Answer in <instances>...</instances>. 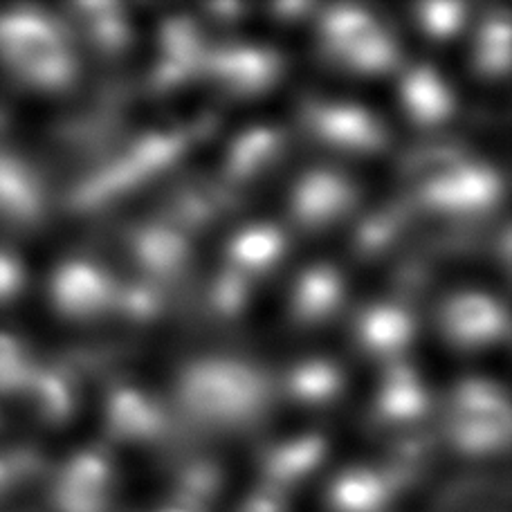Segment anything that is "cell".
Wrapping results in <instances>:
<instances>
[{
	"mask_svg": "<svg viewBox=\"0 0 512 512\" xmlns=\"http://www.w3.org/2000/svg\"><path fill=\"white\" fill-rule=\"evenodd\" d=\"M209 45L198 25L185 16L164 21L160 27V61L153 68V90H173L196 75H203Z\"/></svg>",
	"mask_w": 512,
	"mask_h": 512,
	"instance_id": "cell-12",
	"label": "cell"
},
{
	"mask_svg": "<svg viewBox=\"0 0 512 512\" xmlns=\"http://www.w3.org/2000/svg\"><path fill=\"white\" fill-rule=\"evenodd\" d=\"M432 398L423 378L405 362L387 369L376 396V416L387 425H411L427 416Z\"/></svg>",
	"mask_w": 512,
	"mask_h": 512,
	"instance_id": "cell-18",
	"label": "cell"
},
{
	"mask_svg": "<svg viewBox=\"0 0 512 512\" xmlns=\"http://www.w3.org/2000/svg\"><path fill=\"white\" fill-rule=\"evenodd\" d=\"M54 308L70 319H93L115 310L117 279L86 259L61 263L50 281Z\"/></svg>",
	"mask_w": 512,
	"mask_h": 512,
	"instance_id": "cell-11",
	"label": "cell"
},
{
	"mask_svg": "<svg viewBox=\"0 0 512 512\" xmlns=\"http://www.w3.org/2000/svg\"><path fill=\"white\" fill-rule=\"evenodd\" d=\"M443 429L463 454L483 456L506 450L510 438L506 391L488 378L461 380L447 400Z\"/></svg>",
	"mask_w": 512,
	"mask_h": 512,
	"instance_id": "cell-3",
	"label": "cell"
},
{
	"mask_svg": "<svg viewBox=\"0 0 512 512\" xmlns=\"http://www.w3.org/2000/svg\"><path fill=\"white\" fill-rule=\"evenodd\" d=\"M501 198L504 180L499 173L490 164L465 158L416 185V198L411 203L423 212L463 223L488 216Z\"/></svg>",
	"mask_w": 512,
	"mask_h": 512,
	"instance_id": "cell-5",
	"label": "cell"
},
{
	"mask_svg": "<svg viewBox=\"0 0 512 512\" xmlns=\"http://www.w3.org/2000/svg\"><path fill=\"white\" fill-rule=\"evenodd\" d=\"M468 7L461 3H425L416 7V18L432 39H450L465 23Z\"/></svg>",
	"mask_w": 512,
	"mask_h": 512,
	"instance_id": "cell-31",
	"label": "cell"
},
{
	"mask_svg": "<svg viewBox=\"0 0 512 512\" xmlns=\"http://www.w3.org/2000/svg\"><path fill=\"white\" fill-rule=\"evenodd\" d=\"M438 324L445 340L465 351L486 349L508 337V313L504 304L477 290L447 297L438 313Z\"/></svg>",
	"mask_w": 512,
	"mask_h": 512,
	"instance_id": "cell-8",
	"label": "cell"
},
{
	"mask_svg": "<svg viewBox=\"0 0 512 512\" xmlns=\"http://www.w3.org/2000/svg\"><path fill=\"white\" fill-rule=\"evenodd\" d=\"M250 292V279L227 265L216 274L209 288V308L216 317L234 319L250 304Z\"/></svg>",
	"mask_w": 512,
	"mask_h": 512,
	"instance_id": "cell-30",
	"label": "cell"
},
{
	"mask_svg": "<svg viewBox=\"0 0 512 512\" xmlns=\"http://www.w3.org/2000/svg\"><path fill=\"white\" fill-rule=\"evenodd\" d=\"M128 248L144 279L153 281L162 290L185 281L194 263L189 236L164 218L133 227V232L128 234Z\"/></svg>",
	"mask_w": 512,
	"mask_h": 512,
	"instance_id": "cell-10",
	"label": "cell"
},
{
	"mask_svg": "<svg viewBox=\"0 0 512 512\" xmlns=\"http://www.w3.org/2000/svg\"><path fill=\"white\" fill-rule=\"evenodd\" d=\"M0 57L27 86L63 90L77 77V57L66 30L32 9L0 18Z\"/></svg>",
	"mask_w": 512,
	"mask_h": 512,
	"instance_id": "cell-2",
	"label": "cell"
},
{
	"mask_svg": "<svg viewBox=\"0 0 512 512\" xmlns=\"http://www.w3.org/2000/svg\"><path fill=\"white\" fill-rule=\"evenodd\" d=\"M400 99L407 115L420 126H441L456 108L450 84L427 63L407 70L400 84Z\"/></svg>",
	"mask_w": 512,
	"mask_h": 512,
	"instance_id": "cell-19",
	"label": "cell"
},
{
	"mask_svg": "<svg viewBox=\"0 0 512 512\" xmlns=\"http://www.w3.org/2000/svg\"><path fill=\"white\" fill-rule=\"evenodd\" d=\"M326 452V441L319 434H304L279 445L268 456V468L277 477H295L304 474L322 461Z\"/></svg>",
	"mask_w": 512,
	"mask_h": 512,
	"instance_id": "cell-27",
	"label": "cell"
},
{
	"mask_svg": "<svg viewBox=\"0 0 512 512\" xmlns=\"http://www.w3.org/2000/svg\"><path fill=\"white\" fill-rule=\"evenodd\" d=\"M75 21L84 39L102 54H120L131 43V21L124 7L113 3H84L75 7Z\"/></svg>",
	"mask_w": 512,
	"mask_h": 512,
	"instance_id": "cell-22",
	"label": "cell"
},
{
	"mask_svg": "<svg viewBox=\"0 0 512 512\" xmlns=\"http://www.w3.org/2000/svg\"><path fill=\"white\" fill-rule=\"evenodd\" d=\"M23 286V270L14 256L0 252V301L12 299Z\"/></svg>",
	"mask_w": 512,
	"mask_h": 512,
	"instance_id": "cell-33",
	"label": "cell"
},
{
	"mask_svg": "<svg viewBox=\"0 0 512 512\" xmlns=\"http://www.w3.org/2000/svg\"><path fill=\"white\" fill-rule=\"evenodd\" d=\"M360 200L351 178L333 169H310L301 176L290 194V214L299 227L317 232L349 216Z\"/></svg>",
	"mask_w": 512,
	"mask_h": 512,
	"instance_id": "cell-9",
	"label": "cell"
},
{
	"mask_svg": "<svg viewBox=\"0 0 512 512\" xmlns=\"http://www.w3.org/2000/svg\"><path fill=\"white\" fill-rule=\"evenodd\" d=\"M106 427L120 441H151L169 429L164 409L149 393L117 384L106 400Z\"/></svg>",
	"mask_w": 512,
	"mask_h": 512,
	"instance_id": "cell-14",
	"label": "cell"
},
{
	"mask_svg": "<svg viewBox=\"0 0 512 512\" xmlns=\"http://www.w3.org/2000/svg\"><path fill=\"white\" fill-rule=\"evenodd\" d=\"M288 241L279 227L261 223L250 225L241 230L230 241L227 256H230V268L245 274V277H259V274L277 268L279 261L286 254Z\"/></svg>",
	"mask_w": 512,
	"mask_h": 512,
	"instance_id": "cell-21",
	"label": "cell"
},
{
	"mask_svg": "<svg viewBox=\"0 0 512 512\" xmlns=\"http://www.w3.org/2000/svg\"><path fill=\"white\" fill-rule=\"evenodd\" d=\"M344 277L333 265L317 263L299 274L290 295V315L299 326H317L331 319L344 301Z\"/></svg>",
	"mask_w": 512,
	"mask_h": 512,
	"instance_id": "cell-17",
	"label": "cell"
},
{
	"mask_svg": "<svg viewBox=\"0 0 512 512\" xmlns=\"http://www.w3.org/2000/svg\"><path fill=\"white\" fill-rule=\"evenodd\" d=\"M416 317L398 301H378L362 310L355 319V337L362 351L373 358L398 360V355L414 342Z\"/></svg>",
	"mask_w": 512,
	"mask_h": 512,
	"instance_id": "cell-13",
	"label": "cell"
},
{
	"mask_svg": "<svg viewBox=\"0 0 512 512\" xmlns=\"http://www.w3.org/2000/svg\"><path fill=\"white\" fill-rule=\"evenodd\" d=\"M25 387H30L36 411L48 423H66L72 411H75V389H72V380L63 371H32Z\"/></svg>",
	"mask_w": 512,
	"mask_h": 512,
	"instance_id": "cell-25",
	"label": "cell"
},
{
	"mask_svg": "<svg viewBox=\"0 0 512 512\" xmlns=\"http://www.w3.org/2000/svg\"><path fill=\"white\" fill-rule=\"evenodd\" d=\"M333 499L344 512H371L384 499V481L371 470H349L337 479Z\"/></svg>",
	"mask_w": 512,
	"mask_h": 512,
	"instance_id": "cell-28",
	"label": "cell"
},
{
	"mask_svg": "<svg viewBox=\"0 0 512 512\" xmlns=\"http://www.w3.org/2000/svg\"><path fill=\"white\" fill-rule=\"evenodd\" d=\"M232 191L225 185H216L203 178H191L173 187L167 196V214L164 221L178 227L180 232L203 230L232 209Z\"/></svg>",
	"mask_w": 512,
	"mask_h": 512,
	"instance_id": "cell-16",
	"label": "cell"
},
{
	"mask_svg": "<svg viewBox=\"0 0 512 512\" xmlns=\"http://www.w3.org/2000/svg\"><path fill=\"white\" fill-rule=\"evenodd\" d=\"M0 209L16 223L32 225L43 214V191L21 162L0 158Z\"/></svg>",
	"mask_w": 512,
	"mask_h": 512,
	"instance_id": "cell-23",
	"label": "cell"
},
{
	"mask_svg": "<svg viewBox=\"0 0 512 512\" xmlns=\"http://www.w3.org/2000/svg\"><path fill=\"white\" fill-rule=\"evenodd\" d=\"M32 376L25 349L16 340L0 335V391L21 389Z\"/></svg>",
	"mask_w": 512,
	"mask_h": 512,
	"instance_id": "cell-32",
	"label": "cell"
},
{
	"mask_svg": "<svg viewBox=\"0 0 512 512\" xmlns=\"http://www.w3.org/2000/svg\"><path fill=\"white\" fill-rule=\"evenodd\" d=\"M416 205L411 200H391L378 207L376 212L364 216L353 236V252L364 261L378 259L405 239L411 221H414Z\"/></svg>",
	"mask_w": 512,
	"mask_h": 512,
	"instance_id": "cell-20",
	"label": "cell"
},
{
	"mask_svg": "<svg viewBox=\"0 0 512 512\" xmlns=\"http://www.w3.org/2000/svg\"><path fill=\"white\" fill-rule=\"evenodd\" d=\"M173 396L180 414L207 432H248L270 416L274 382L256 362L212 353L176 373Z\"/></svg>",
	"mask_w": 512,
	"mask_h": 512,
	"instance_id": "cell-1",
	"label": "cell"
},
{
	"mask_svg": "<svg viewBox=\"0 0 512 512\" xmlns=\"http://www.w3.org/2000/svg\"><path fill=\"white\" fill-rule=\"evenodd\" d=\"M283 57L256 43H223L207 48L203 75L232 97H256L283 77Z\"/></svg>",
	"mask_w": 512,
	"mask_h": 512,
	"instance_id": "cell-7",
	"label": "cell"
},
{
	"mask_svg": "<svg viewBox=\"0 0 512 512\" xmlns=\"http://www.w3.org/2000/svg\"><path fill=\"white\" fill-rule=\"evenodd\" d=\"M306 131L331 149L371 155L389 144L387 126L369 108L340 99H308L301 108Z\"/></svg>",
	"mask_w": 512,
	"mask_h": 512,
	"instance_id": "cell-6",
	"label": "cell"
},
{
	"mask_svg": "<svg viewBox=\"0 0 512 512\" xmlns=\"http://www.w3.org/2000/svg\"><path fill=\"white\" fill-rule=\"evenodd\" d=\"M286 151V135L277 126H252L230 144L225 155V185H250L277 167Z\"/></svg>",
	"mask_w": 512,
	"mask_h": 512,
	"instance_id": "cell-15",
	"label": "cell"
},
{
	"mask_svg": "<svg viewBox=\"0 0 512 512\" xmlns=\"http://www.w3.org/2000/svg\"><path fill=\"white\" fill-rule=\"evenodd\" d=\"M344 389V373L333 360H301L286 376V391L304 405H326Z\"/></svg>",
	"mask_w": 512,
	"mask_h": 512,
	"instance_id": "cell-24",
	"label": "cell"
},
{
	"mask_svg": "<svg viewBox=\"0 0 512 512\" xmlns=\"http://www.w3.org/2000/svg\"><path fill=\"white\" fill-rule=\"evenodd\" d=\"M115 310L133 322H151L164 310V290L149 279L117 283Z\"/></svg>",
	"mask_w": 512,
	"mask_h": 512,
	"instance_id": "cell-29",
	"label": "cell"
},
{
	"mask_svg": "<svg viewBox=\"0 0 512 512\" xmlns=\"http://www.w3.org/2000/svg\"><path fill=\"white\" fill-rule=\"evenodd\" d=\"M319 41L328 59L358 75H382L398 66L400 50L376 16L353 5H337L322 16Z\"/></svg>",
	"mask_w": 512,
	"mask_h": 512,
	"instance_id": "cell-4",
	"label": "cell"
},
{
	"mask_svg": "<svg viewBox=\"0 0 512 512\" xmlns=\"http://www.w3.org/2000/svg\"><path fill=\"white\" fill-rule=\"evenodd\" d=\"M474 68L488 79L504 77L510 68V21L506 14L486 18L474 45Z\"/></svg>",
	"mask_w": 512,
	"mask_h": 512,
	"instance_id": "cell-26",
	"label": "cell"
}]
</instances>
